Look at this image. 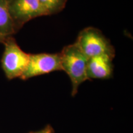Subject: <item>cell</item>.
Segmentation results:
<instances>
[{
	"instance_id": "8992f818",
	"label": "cell",
	"mask_w": 133,
	"mask_h": 133,
	"mask_svg": "<svg viewBox=\"0 0 133 133\" xmlns=\"http://www.w3.org/2000/svg\"><path fill=\"white\" fill-rule=\"evenodd\" d=\"M112 57L100 56L89 58L87 66V75L89 79H107L113 76L114 64Z\"/></svg>"
},
{
	"instance_id": "52a82bcc",
	"label": "cell",
	"mask_w": 133,
	"mask_h": 133,
	"mask_svg": "<svg viewBox=\"0 0 133 133\" xmlns=\"http://www.w3.org/2000/svg\"><path fill=\"white\" fill-rule=\"evenodd\" d=\"M0 33L6 36L16 33L9 14L7 0H0Z\"/></svg>"
},
{
	"instance_id": "7a4b0ae2",
	"label": "cell",
	"mask_w": 133,
	"mask_h": 133,
	"mask_svg": "<svg viewBox=\"0 0 133 133\" xmlns=\"http://www.w3.org/2000/svg\"><path fill=\"white\" fill-rule=\"evenodd\" d=\"M81 51L89 58L100 56L115 57V49L100 30L89 26L79 33L75 41Z\"/></svg>"
},
{
	"instance_id": "30bf717a",
	"label": "cell",
	"mask_w": 133,
	"mask_h": 133,
	"mask_svg": "<svg viewBox=\"0 0 133 133\" xmlns=\"http://www.w3.org/2000/svg\"><path fill=\"white\" fill-rule=\"evenodd\" d=\"M6 38H7V36L3 35V34L0 33V43H4V41H5V39H6Z\"/></svg>"
},
{
	"instance_id": "3957f363",
	"label": "cell",
	"mask_w": 133,
	"mask_h": 133,
	"mask_svg": "<svg viewBox=\"0 0 133 133\" xmlns=\"http://www.w3.org/2000/svg\"><path fill=\"white\" fill-rule=\"evenodd\" d=\"M4 49L1 58V68L8 79L21 78L29 60L30 54L24 52L12 36H7L4 43Z\"/></svg>"
},
{
	"instance_id": "277c9868",
	"label": "cell",
	"mask_w": 133,
	"mask_h": 133,
	"mask_svg": "<svg viewBox=\"0 0 133 133\" xmlns=\"http://www.w3.org/2000/svg\"><path fill=\"white\" fill-rule=\"evenodd\" d=\"M7 2L16 33L31 20L48 16L39 0H7Z\"/></svg>"
},
{
	"instance_id": "5b68a950",
	"label": "cell",
	"mask_w": 133,
	"mask_h": 133,
	"mask_svg": "<svg viewBox=\"0 0 133 133\" xmlns=\"http://www.w3.org/2000/svg\"><path fill=\"white\" fill-rule=\"evenodd\" d=\"M59 70H62L60 53L30 54L27 66L20 78L26 80L35 76Z\"/></svg>"
},
{
	"instance_id": "ba28073f",
	"label": "cell",
	"mask_w": 133,
	"mask_h": 133,
	"mask_svg": "<svg viewBox=\"0 0 133 133\" xmlns=\"http://www.w3.org/2000/svg\"><path fill=\"white\" fill-rule=\"evenodd\" d=\"M45 9L48 16L56 14L62 11L65 7L68 0H39Z\"/></svg>"
},
{
	"instance_id": "6da1fadb",
	"label": "cell",
	"mask_w": 133,
	"mask_h": 133,
	"mask_svg": "<svg viewBox=\"0 0 133 133\" xmlns=\"http://www.w3.org/2000/svg\"><path fill=\"white\" fill-rule=\"evenodd\" d=\"M61 68L70 79L71 96L77 94L79 86L87 80L88 58L79 49L76 43L70 44L63 48L61 52Z\"/></svg>"
},
{
	"instance_id": "9c48e42d",
	"label": "cell",
	"mask_w": 133,
	"mask_h": 133,
	"mask_svg": "<svg viewBox=\"0 0 133 133\" xmlns=\"http://www.w3.org/2000/svg\"><path fill=\"white\" fill-rule=\"evenodd\" d=\"M54 132V129L51 126L48 125L45 128L41 129V130L36 131V132H32L30 133H53Z\"/></svg>"
}]
</instances>
